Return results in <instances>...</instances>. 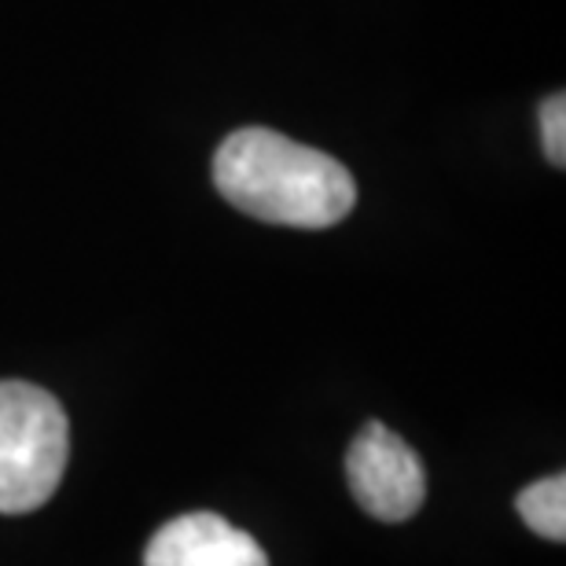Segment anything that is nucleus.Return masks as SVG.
Returning a JSON list of instances; mask_svg holds the SVG:
<instances>
[{"instance_id": "obj_1", "label": "nucleus", "mask_w": 566, "mask_h": 566, "mask_svg": "<svg viewBox=\"0 0 566 566\" xmlns=\"http://www.w3.org/2000/svg\"><path fill=\"white\" fill-rule=\"evenodd\" d=\"M213 185L247 218L287 229H332L357 202V185L338 158L262 126L218 147Z\"/></svg>"}, {"instance_id": "obj_2", "label": "nucleus", "mask_w": 566, "mask_h": 566, "mask_svg": "<svg viewBox=\"0 0 566 566\" xmlns=\"http://www.w3.org/2000/svg\"><path fill=\"white\" fill-rule=\"evenodd\" d=\"M71 460V420L33 382H0V515H30L52 501Z\"/></svg>"}, {"instance_id": "obj_3", "label": "nucleus", "mask_w": 566, "mask_h": 566, "mask_svg": "<svg viewBox=\"0 0 566 566\" xmlns=\"http://www.w3.org/2000/svg\"><path fill=\"white\" fill-rule=\"evenodd\" d=\"M346 482L354 501L379 523H405L427 501V471L409 441L371 420L346 449Z\"/></svg>"}, {"instance_id": "obj_4", "label": "nucleus", "mask_w": 566, "mask_h": 566, "mask_svg": "<svg viewBox=\"0 0 566 566\" xmlns=\"http://www.w3.org/2000/svg\"><path fill=\"white\" fill-rule=\"evenodd\" d=\"M144 566H269L265 548L247 530L213 512L169 518L147 541Z\"/></svg>"}, {"instance_id": "obj_5", "label": "nucleus", "mask_w": 566, "mask_h": 566, "mask_svg": "<svg viewBox=\"0 0 566 566\" xmlns=\"http://www.w3.org/2000/svg\"><path fill=\"white\" fill-rule=\"evenodd\" d=\"M515 507L523 515V523L545 541H563L566 537V482L563 474L541 479L534 485H526L515 496Z\"/></svg>"}, {"instance_id": "obj_6", "label": "nucleus", "mask_w": 566, "mask_h": 566, "mask_svg": "<svg viewBox=\"0 0 566 566\" xmlns=\"http://www.w3.org/2000/svg\"><path fill=\"white\" fill-rule=\"evenodd\" d=\"M541 140H545V158L552 166L566 163V96L556 93L541 107Z\"/></svg>"}]
</instances>
